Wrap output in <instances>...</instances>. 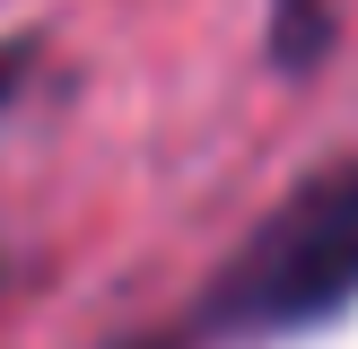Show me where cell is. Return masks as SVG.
<instances>
[{"mask_svg": "<svg viewBox=\"0 0 358 349\" xmlns=\"http://www.w3.org/2000/svg\"><path fill=\"white\" fill-rule=\"evenodd\" d=\"M105 349H201V341H192V323H166V332H122Z\"/></svg>", "mask_w": 358, "mask_h": 349, "instance_id": "cell-4", "label": "cell"}, {"mask_svg": "<svg viewBox=\"0 0 358 349\" xmlns=\"http://www.w3.org/2000/svg\"><path fill=\"white\" fill-rule=\"evenodd\" d=\"M358 306V149L306 166L184 306L201 349H271Z\"/></svg>", "mask_w": 358, "mask_h": 349, "instance_id": "cell-1", "label": "cell"}, {"mask_svg": "<svg viewBox=\"0 0 358 349\" xmlns=\"http://www.w3.org/2000/svg\"><path fill=\"white\" fill-rule=\"evenodd\" d=\"M262 52L280 79H306L332 61V0H262Z\"/></svg>", "mask_w": 358, "mask_h": 349, "instance_id": "cell-2", "label": "cell"}, {"mask_svg": "<svg viewBox=\"0 0 358 349\" xmlns=\"http://www.w3.org/2000/svg\"><path fill=\"white\" fill-rule=\"evenodd\" d=\"M35 70H44V35H0V122L17 114V96H27Z\"/></svg>", "mask_w": 358, "mask_h": 349, "instance_id": "cell-3", "label": "cell"}]
</instances>
